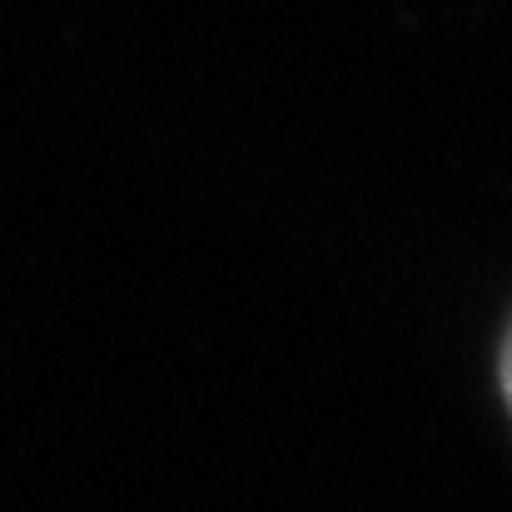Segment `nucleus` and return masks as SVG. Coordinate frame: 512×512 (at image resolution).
I'll list each match as a JSON object with an SVG mask.
<instances>
[{
    "label": "nucleus",
    "mask_w": 512,
    "mask_h": 512,
    "mask_svg": "<svg viewBox=\"0 0 512 512\" xmlns=\"http://www.w3.org/2000/svg\"><path fill=\"white\" fill-rule=\"evenodd\" d=\"M498 393L508 403V418H512V319L503 329V343H498Z\"/></svg>",
    "instance_id": "obj_1"
}]
</instances>
